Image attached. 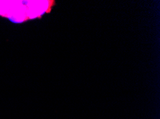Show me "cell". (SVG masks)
Segmentation results:
<instances>
[{
    "instance_id": "1",
    "label": "cell",
    "mask_w": 160,
    "mask_h": 119,
    "mask_svg": "<svg viewBox=\"0 0 160 119\" xmlns=\"http://www.w3.org/2000/svg\"><path fill=\"white\" fill-rule=\"evenodd\" d=\"M56 2L48 1H0V16L15 23L41 18L49 13Z\"/></svg>"
}]
</instances>
